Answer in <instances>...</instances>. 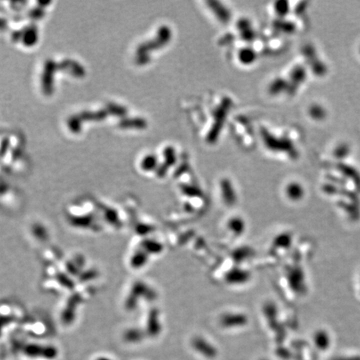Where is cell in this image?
<instances>
[{
	"label": "cell",
	"instance_id": "cell-1",
	"mask_svg": "<svg viewBox=\"0 0 360 360\" xmlns=\"http://www.w3.org/2000/svg\"><path fill=\"white\" fill-rule=\"evenodd\" d=\"M288 192L290 198H292L294 200L300 198L302 196V192L301 188L298 187L297 185L292 184L288 188Z\"/></svg>",
	"mask_w": 360,
	"mask_h": 360
},
{
	"label": "cell",
	"instance_id": "cell-2",
	"mask_svg": "<svg viewBox=\"0 0 360 360\" xmlns=\"http://www.w3.org/2000/svg\"><path fill=\"white\" fill-rule=\"evenodd\" d=\"M42 350H41L38 346L32 345V346H28V347L26 348L25 352H26V354L28 355L30 357H38V356L42 355Z\"/></svg>",
	"mask_w": 360,
	"mask_h": 360
},
{
	"label": "cell",
	"instance_id": "cell-3",
	"mask_svg": "<svg viewBox=\"0 0 360 360\" xmlns=\"http://www.w3.org/2000/svg\"><path fill=\"white\" fill-rule=\"evenodd\" d=\"M56 355H57V352L52 348H46L42 350V356L44 357L45 358L52 360V358H54L56 357Z\"/></svg>",
	"mask_w": 360,
	"mask_h": 360
},
{
	"label": "cell",
	"instance_id": "cell-4",
	"mask_svg": "<svg viewBox=\"0 0 360 360\" xmlns=\"http://www.w3.org/2000/svg\"><path fill=\"white\" fill-rule=\"evenodd\" d=\"M97 360H110V358H98Z\"/></svg>",
	"mask_w": 360,
	"mask_h": 360
}]
</instances>
